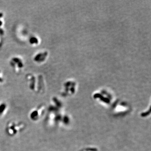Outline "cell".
Segmentation results:
<instances>
[{
	"label": "cell",
	"mask_w": 151,
	"mask_h": 151,
	"mask_svg": "<svg viewBox=\"0 0 151 151\" xmlns=\"http://www.w3.org/2000/svg\"><path fill=\"white\" fill-rule=\"evenodd\" d=\"M24 125L20 122H11L6 128L7 133L10 136H14L23 130Z\"/></svg>",
	"instance_id": "cell-1"
},
{
	"label": "cell",
	"mask_w": 151,
	"mask_h": 151,
	"mask_svg": "<svg viewBox=\"0 0 151 151\" xmlns=\"http://www.w3.org/2000/svg\"><path fill=\"white\" fill-rule=\"evenodd\" d=\"M7 105L5 103L0 104V117L3 116L7 110Z\"/></svg>",
	"instance_id": "cell-2"
}]
</instances>
